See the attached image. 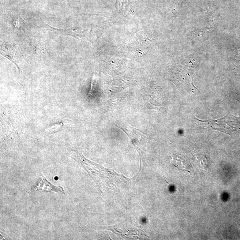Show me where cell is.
I'll list each match as a JSON object with an SVG mask.
<instances>
[{"mask_svg":"<svg viewBox=\"0 0 240 240\" xmlns=\"http://www.w3.org/2000/svg\"><path fill=\"white\" fill-rule=\"evenodd\" d=\"M62 124H56L52 125L46 130V133L51 134V133L59 131L62 128Z\"/></svg>","mask_w":240,"mask_h":240,"instance_id":"cell-1","label":"cell"},{"mask_svg":"<svg viewBox=\"0 0 240 240\" xmlns=\"http://www.w3.org/2000/svg\"><path fill=\"white\" fill-rule=\"evenodd\" d=\"M97 76L96 74L94 73L93 75L92 79V81L91 83V87H90V90H89V92L88 93V97H90L92 96V93H93V91L94 90V87H95V84H96V82H97Z\"/></svg>","mask_w":240,"mask_h":240,"instance_id":"cell-2","label":"cell"}]
</instances>
